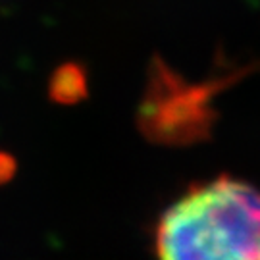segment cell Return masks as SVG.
Listing matches in <instances>:
<instances>
[{
  "label": "cell",
  "mask_w": 260,
  "mask_h": 260,
  "mask_svg": "<svg viewBox=\"0 0 260 260\" xmlns=\"http://www.w3.org/2000/svg\"><path fill=\"white\" fill-rule=\"evenodd\" d=\"M158 260H260V191L222 176L191 187L162 214Z\"/></svg>",
  "instance_id": "obj_1"
}]
</instances>
